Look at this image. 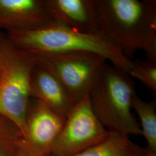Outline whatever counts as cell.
<instances>
[{
  "instance_id": "cell-7",
  "label": "cell",
  "mask_w": 156,
  "mask_h": 156,
  "mask_svg": "<svg viewBox=\"0 0 156 156\" xmlns=\"http://www.w3.org/2000/svg\"><path fill=\"white\" fill-rule=\"evenodd\" d=\"M66 118L56 113L42 101L31 98L24 131L18 142L19 156H50Z\"/></svg>"
},
{
  "instance_id": "cell-4",
  "label": "cell",
  "mask_w": 156,
  "mask_h": 156,
  "mask_svg": "<svg viewBox=\"0 0 156 156\" xmlns=\"http://www.w3.org/2000/svg\"><path fill=\"white\" fill-rule=\"evenodd\" d=\"M0 115L14 123L23 134L31 97L30 77L35 56L12 44L0 34Z\"/></svg>"
},
{
  "instance_id": "cell-15",
  "label": "cell",
  "mask_w": 156,
  "mask_h": 156,
  "mask_svg": "<svg viewBox=\"0 0 156 156\" xmlns=\"http://www.w3.org/2000/svg\"><path fill=\"white\" fill-rule=\"evenodd\" d=\"M136 156H156V153L150 151L148 148H143L142 151Z\"/></svg>"
},
{
  "instance_id": "cell-5",
  "label": "cell",
  "mask_w": 156,
  "mask_h": 156,
  "mask_svg": "<svg viewBox=\"0 0 156 156\" xmlns=\"http://www.w3.org/2000/svg\"><path fill=\"white\" fill-rule=\"evenodd\" d=\"M35 57L37 64L58 79L75 103L90 95L106 62L103 57L87 51H69Z\"/></svg>"
},
{
  "instance_id": "cell-13",
  "label": "cell",
  "mask_w": 156,
  "mask_h": 156,
  "mask_svg": "<svg viewBox=\"0 0 156 156\" xmlns=\"http://www.w3.org/2000/svg\"><path fill=\"white\" fill-rule=\"evenodd\" d=\"M20 129L11 121L0 115V156H19Z\"/></svg>"
},
{
  "instance_id": "cell-2",
  "label": "cell",
  "mask_w": 156,
  "mask_h": 156,
  "mask_svg": "<svg viewBox=\"0 0 156 156\" xmlns=\"http://www.w3.org/2000/svg\"><path fill=\"white\" fill-rule=\"evenodd\" d=\"M6 37L17 48L35 56L87 51L103 57L127 73L132 60L103 33L87 34L52 22L31 30H8Z\"/></svg>"
},
{
  "instance_id": "cell-17",
  "label": "cell",
  "mask_w": 156,
  "mask_h": 156,
  "mask_svg": "<svg viewBox=\"0 0 156 156\" xmlns=\"http://www.w3.org/2000/svg\"></svg>"
},
{
  "instance_id": "cell-12",
  "label": "cell",
  "mask_w": 156,
  "mask_h": 156,
  "mask_svg": "<svg viewBox=\"0 0 156 156\" xmlns=\"http://www.w3.org/2000/svg\"><path fill=\"white\" fill-rule=\"evenodd\" d=\"M132 109H134L140 121V127L150 151L156 153V101L142 100L135 95L132 101Z\"/></svg>"
},
{
  "instance_id": "cell-3",
  "label": "cell",
  "mask_w": 156,
  "mask_h": 156,
  "mask_svg": "<svg viewBox=\"0 0 156 156\" xmlns=\"http://www.w3.org/2000/svg\"><path fill=\"white\" fill-rule=\"evenodd\" d=\"M135 94V84L128 73L105 64L89 95L95 114L109 131L142 135L140 124L131 113Z\"/></svg>"
},
{
  "instance_id": "cell-10",
  "label": "cell",
  "mask_w": 156,
  "mask_h": 156,
  "mask_svg": "<svg viewBox=\"0 0 156 156\" xmlns=\"http://www.w3.org/2000/svg\"><path fill=\"white\" fill-rule=\"evenodd\" d=\"M30 92L31 98L42 101L62 117H67L76 104L58 79L37 63L31 74Z\"/></svg>"
},
{
  "instance_id": "cell-8",
  "label": "cell",
  "mask_w": 156,
  "mask_h": 156,
  "mask_svg": "<svg viewBox=\"0 0 156 156\" xmlns=\"http://www.w3.org/2000/svg\"><path fill=\"white\" fill-rule=\"evenodd\" d=\"M53 22L45 0H0V28L31 30Z\"/></svg>"
},
{
  "instance_id": "cell-16",
  "label": "cell",
  "mask_w": 156,
  "mask_h": 156,
  "mask_svg": "<svg viewBox=\"0 0 156 156\" xmlns=\"http://www.w3.org/2000/svg\"><path fill=\"white\" fill-rule=\"evenodd\" d=\"M1 51H0V71H1Z\"/></svg>"
},
{
  "instance_id": "cell-11",
  "label": "cell",
  "mask_w": 156,
  "mask_h": 156,
  "mask_svg": "<svg viewBox=\"0 0 156 156\" xmlns=\"http://www.w3.org/2000/svg\"><path fill=\"white\" fill-rule=\"evenodd\" d=\"M142 149L132 142L127 135L109 131L99 143L73 156H136Z\"/></svg>"
},
{
  "instance_id": "cell-14",
  "label": "cell",
  "mask_w": 156,
  "mask_h": 156,
  "mask_svg": "<svg viewBox=\"0 0 156 156\" xmlns=\"http://www.w3.org/2000/svg\"><path fill=\"white\" fill-rule=\"evenodd\" d=\"M127 73L132 77L140 80L156 94V62L136 59L132 64Z\"/></svg>"
},
{
  "instance_id": "cell-1",
  "label": "cell",
  "mask_w": 156,
  "mask_h": 156,
  "mask_svg": "<svg viewBox=\"0 0 156 156\" xmlns=\"http://www.w3.org/2000/svg\"><path fill=\"white\" fill-rule=\"evenodd\" d=\"M103 33L130 58L143 50L156 62V0H93Z\"/></svg>"
},
{
  "instance_id": "cell-6",
  "label": "cell",
  "mask_w": 156,
  "mask_h": 156,
  "mask_svg": "<svg viewBox=\"0 0 156 156\" xmlns=\"http://www.w3.org/2000/svg\"><path fill=\"white\" fill-rule=\"evenodd\" d=\"M109 133L98 119L90 95L78 101L66 118L50 156H73L104 140Z\"/></svg>"
},
{
  "instance_id": "cell-9",
  "label": "cell",
  "mask_w": 156,
  "mask_h": 156,
  "mask_svg": "<svg viewBox=\"0 0 156 156\" xmlns=\"http://www.w3.org/2000/svg\"><path fill=\"white\" fill-rule=\"evenodd\" d=\"M53 21L82 33H102L93 0H45Z\"/></svg>"
}]
</instances>
